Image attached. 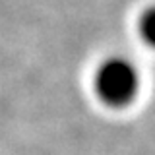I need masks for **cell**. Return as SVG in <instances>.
Segmentation results:
<instances>
[{"mask_svg": "<svg viewBox=\"0 0 155 155\" xmlns=\"http://www.w3.org/2000/svg\"><path fill=\"white\" fill-rule=\"evenodd\" d=\"M140 89V74L132 60L124 56H110L95 72V91L110 107L132 103Z\"/></svg>", "mask_w": 155, "mask_h": 155, "instance_id": "6da1fadb", "label": "cell"}, {"mask_svg": "<svg viewBox=\"0 0 155 155\" xmlns=\"http://www.w3.org/2000/svg\"><path fill=\"white\" fill-rule=\"evenodd\" d=\"M140 35L151 48H155V6H149L147 10H143V14L140 16Z\"/></svg>", "mask_w": 155, "mask_h": 155, "instance_id": "7a4b0ae2", "label": "cell"}]
</instances>
